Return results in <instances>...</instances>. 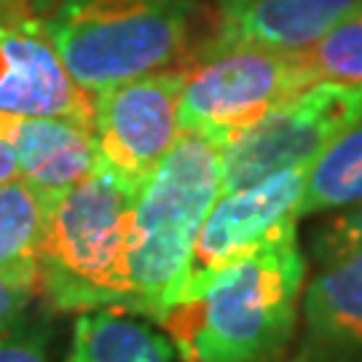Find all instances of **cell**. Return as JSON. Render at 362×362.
<instances>
[{"mask_svg": "<svg viewBox=\"0 0 362 362\" xmlns=\"http://www.w3.org/2000/svg\"><path fill=\"white\" fill-rule=\"evenodd\" d=\"M311 258L320 266L362 252V202L344 212H333L311 233Z\"/></svg>", "mask_w": 362, "mask_h": 362, "instance_id": "e0dca14e", "label": "cell"}, {"mask_svg": "<svg viewBox=\"0 0 362 362\" xmlns=\"http://www.w3.org/2000/svg\"><path fill=\"white\" fill-rule=\"evenodd\" d=\"M360 121L362 83H311L223 145V191L252 185L282 169L309 167Z\"/></svg>", "mask_w": 362, "mask_h": 362, "instance_id": "8992f818", "label": "cell"}, {"mask_svg": "<svg viewBox=\"0 0 362 362\" xmlns=\"http://www.w3.org/2000/svg\"><path fill=\"white\" fill-rule=\"evenodd\" d=\"M19 177V167H16V158H13L11 148L0 140V182H8Z\"/></svg>", "mask_w": 362, "mask_h": 362, "instance_id": "ffe728a7", "label": "cell"}, {"mask_svg": "<svg viewBox=\"0 0 362 362\" xmlns=\"http://www.w3.org/2000/svg\"><path fill=\"white\" fill-rule=\"evenodd\" d=\"M306 83H362V8L303 52H293Z\"/></svg>", "mask_w": 362, "mask_h": 362, "instance_id": "2e32d148", "label": "cell"}, {"mask_svg": "<svg viewBox=\"0 0 362 362\" xmlns=\"http://www.w3.org/2000/svg\"><path fill=\"white\" fill-rule=\"evenodd\" d=\"M35 293H38V287L25 285V282L0 272V336L25 320Z\"/></svg>", "mask_w": 362, "mask_h": 362, "instance_id": "d6986e66", "label": "cell"}, {"mask_svg": "<svg viewBox=\"0 0 362 362\" xmlns=\"http://www.w3.org/2000/svg\"><path fill=\"white\" fill-rule=\"evenodd\" d=\"M300 341L311 362H362V252L320 266L300 293Z\"/></svg>", "mask_w": 362, "mask_h": 362, "instance_id": "8fae6325", "label": "cell"}, {"mask_svg": "<svg viewBox=\"0 0 362 362\" xmlns=\"http://www.w3.org/2000/svg\"><path fill=\"white\" fill-rule=\"evenodd\" d=\"M0 113L59 116L91 127L94 97L65 70L43 19L25 3L0 11Z\"/></svg>", "mask_w": 362, "mask_h": 362, "instance_id": "9c48e42d", "label": "cell"}, {"mask_svg": "<svg viewBox=\"0 0 362 362\" xmlns=\"http://www.w3.org/2000/svg\"><path fill=\"white\" fill-rule=\"evenodd\" d=\"M182 65L132 78L94 94L91 134L97 164L140 191L161 158L180 140L177 103Z\"/></svg>", "mask_w": 362, "mask_h": 362, "instance_id": "52a82bcc", "label": "cell"}, {"mask_svg": "<svg viewBox=\"0 0 362 362\" xmlns=\"http://www.w3.org/2000/svg\"><path fill=\"white\" fill-rule=\"evenodd\" d=\"M182 70L180 134H204L220 145H228L272 107L309 86L296 54L258 46L204 43Z\"/></svg>", "mask_w": 362, "mask_h": 362, "instance_id": "5b68a950", "label": "cell"}, {"mask_svg": "<svg viewBox=\"0 0 362 362\" xmlns=\"http://www.w3.org/2000/svg\"><path fill=\"white\" fill-rule=\"evenodd\" d=\"M0 140L11 148L19 177L54 199L97 167L91 127L59 116L0 113Z\"/></svg>", "mask_w": 362, "mask_h": 362, "instance_id": "7c38bea8", "label": "cell"}, {"mask_svg": "<svg viewBox=\"0 0 362 362\" xmlns=\"http://www.w3.org/2000/svg\"><path fill=\"white\" fill-rule=\"evenodd\" d=\"M362 202V121L344 132L306 169L298 220L344 212Z\"/></svg>", "mask_w": 362, "mask_h": 362, "instance_id": "9a60e30c", "label": "cell"}, {"mask_svg": "<svg viewBox=\"0 0 362 362\" xmlns=\"http://www.w3.org/2000/svg\"><path fill=\"white\" fill-rule=\"evenodd\" d=\"M306 255L285 245L182 290L156 317L180 362H272L298 330Z\"/></svg>", "mask_w": 362, "mask_h": 362, "instance_id": "6da1fadb", "label": "cell"}, {"mask_svg": "<svg viewBox=\"0 0 362 362\" xmlns=\"http://www.w3.org/2000/svg\"><path fill=\"white\" fill-rule=\"evenodd\" d=\"M169 338L127 309L83 311L65 362H175Z\"/></svg>", "mask_w": 362, "mask_h": 362, "instance_id": "4fadbf2b", "label": "cell"}, {"mask_svg": "<svg viewBox=\"0 0 362 362\" xmlns=\"http://www.w3.org/2000/svg\"><path fill=\"white\" fill-rule=\"evenodd\" d=\"M223 194V145L185 132L140 185L129 223V306L156 320L177 296L199 228Z\"/></svg>", "mask_w": 362, "mask_h": 362, "instance_id": "3957f363", "label": "cell"}, {"mask_svg": "<svg viewBox=\"0 0 362 362\" xmlns=\"http://www.w3.org/2000/svg\"><path fill=\"white\" fill-rule=\"evenodd\" d=\"M0 362H54L52 327L43 320H22L0 336Z\"/></svg>", "mask_w": 362, "mask_h": 362, "instance_id": "ac0fdd59", "label": "cell"}, {"mask_svg": "<svg viewBox=\"0 0 362 362\" xmlns=\"http://www.w3.org/2000/svg\"><path fill=\"white\" fill-rule=\"evenodd\" d=\"M194 11V0H59L43 27L70 78L94 97L177 67Z\"/></svg>", "mask_w": 362, "mask_h": 362, "instance_id": "277c9868", "label": "cell"}, {"mask_svg": "<svg viewBox=\"0 0 362 362\" xmlns=\"http://www.w3.org/2000/svg\"><path fill=\"white\" fill-rule=\"evenodd\" d=\"M362 8V0H218L215 46L303 52Z\"/></svg>", "mask_w": 362, "mask_h": 362, "instance_id": "30bf717a", "label": "cell"}, {"mask_svg": "<svg viewBox=\"0 0 362 362\" xmlns=\"http://www.w3.org/2000/svg\"><path fill=\"white\" fill-rule=\"evenodd\" d=\"M272 362H311L303 351H298V349H293V351H287V354H282V357H276V360H272Z\"/></svg>", "mask_w": 362, "mask_h": 362, "instance_id": "44dd1931", "label": "cell"}, {"mask_svg": "<svg viewBox=\"0 0 362 362\" xmlns=\"http://www.w3.org/2000/svg\"><path fill=\"white\" fill-rule=\"evenodd\" d=\"M306 169L309 167L282 169L252 185L223 191L199 228L194 255L177 293L204 282L231 263L274 247L296 245L298 204L306 185Z\"/></svg>", "mask_w": 362, "mask_h": 362, "instance_id": "ba28073f", "label": "cell"}, {"mask_svg": "<svg viewBox=\"0 0 362 362\" xmlns=\"http://www.w3.org/2000/svg\"><path fill=\"white\" fill-rule=\"evenodd\" d=\"M19 3H25V0H0V11H6V8H13V6H19Z\"/></svg>", "mask_w": 362, "mask_h": 362, "instance_id": "7402d4cb", "label": "cell"}, {"mask_svg": "<svg viewBox=\"0 0 362 362\" xmlns=\"http://www.w3.org/2000/svg\"><path fill=\"white\" fill-rule=\"evenodd\" d=\"M137 191L105 167L49 199L38 293L57 311L129 306V223Z\"/></svg>", "mask_w": 362, "mask_h": 362, "instance_id": "7a4b0ae2", "label": "cell"}, {"mask_svg": "<svg viewBox=\"0 0 362 362\" xmlns=\"http://www.w3.org/2000/svg\"><path fill=\"white\" fill-rule=\"evenodd\" d=\"M49 199L22 177L0 182V272L38 287V255Z\"/></svg>", "mask_w": 362, "mask_h": 362, "instance_id": "5bb4252c", "label": "cell"}]
</instances>
